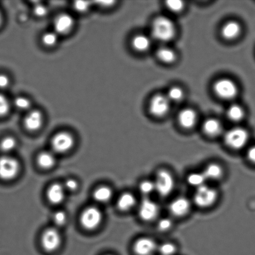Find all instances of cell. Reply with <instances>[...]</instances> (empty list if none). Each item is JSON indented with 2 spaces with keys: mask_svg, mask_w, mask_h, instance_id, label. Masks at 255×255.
I'll return each instance as SVG.
<instances>
[{
  "mask_svg": "<svg viewBox=\"0 0 255 255\" xmlns=\"http://www.w3.org/2000/svg\"><path fill=\"white\" fill-rule=\"evenodd\" d=\"M152 36L161 42L171 41L175 35L174 23L165 16H160L154 20L151 27Z\"/></svg>",
  "mask_w": 255,
  "mask_h": 255,
  "instance_id": "cell-1",
  "label": "cell"
},
{
  "mask_svg": "<svg viewBox=\"0 0 255 255\" xmlns=\"http://www.w3.org/2000/svg\"><path fill=\"white\" fill-rule=\"evenodd\" d=\"M155 192L162 198H166L173 192L175 188L174 178L170 171L167 169H161L157 173L154 180Z\"/></svg>",
  "mask_w": 255,
  "mask_h": 255,
  "instance_id": "cell-2",
  "label": "cell"
},
{
  "mask_svg": "<svg viewBox=\"0 0 255 255\" xmlns=\"http://www.w3.org/2000/svg\"><path fill=\"white\" fill-rule=\"evenodd\" d=\"M249 133L243 128L235 127L227 131L224 141L227 147L234 150L245 148L249 141Z\"/></svg>",
  "mask_w": 255,
  "mask_h": 255,
  "instance_id": "cell-3",
  "label": "cell"
},
{
  "mask_svg": "<svg viewBox=\"0 0 255 255\" xmlns=\"http://www.w3.org/2000/svg\"><path fill=\"white\" fill-rule=\"evenodd\" d=\"M219 194L216 189L207 184L196 189L194 195V202L197 207L207 208L216 203Z\"/></svg>",
  "mask_w": 255,
  "mask_h": 255,
  "instance_id": "cell-4",
  "label": "cell"
},
{
  "mask_svg": "<svg viewBox=\"0 0 255 255\" xmlns=\"http://www.w3.org/2000/svg\"><path fill=\"white\" fill-rule=\"evenodd\" d=\"M20 171L19 161L15 157L4 154L0 157V179L10 181L17 177Z\"/></svg>",
  "mask_w": 255,
  "mask_h": 255,
  "instance_id": "cell-5",
  "label": "cell"
},
{
  "mask_svg": "<svg viewBox=\"0 0 255 255\" xmlns=\"http://www.w3.org/2000/svg\"><path fill=\"white\" fill-rule=\"evenodd\" d=\"M213 90L217 96L224 100H231L237 96L238 89L233 80L229 78H220L215 82Z\"/></svg>",
  "mask_w": 255,
  "mask_h": 255,
  "instance_id": "cell-6",
  "label": "cell"
},
{
  "mask_svg": "<svg viewBox=\"0 0 255 255\" xmlns=\"http://www.w3.org/2000/svg\"><path fill=\"white\" fill-rule=\"evenodd\" d=\"M103 214L98 208L89 207L85 208L81 215L80 221L82 226L87 230H94L101 224Z\"/></svg>",
  "mask_w": 255,
  "mask_h": 255,
  "instance_id": "cell-7",
  "label": "cell"
},
{
  "mask_svg": "<svg viewBox=\"0 0 255 255\" xmlns=\"http://www.w3.org/2000/svg\"><path fill=\"white\" fill-rule=\"evenodd\" d=\"M159 212L158 204L149 198H145L139 204V216L143 221L151 222L157 219Z\"/></svg>",
  "mask_w": 255,
  "mask_h": 255,
  "instance_id": "cell-8",
  "label": "cell"
},
{
  "mask_svg": "<svg viewBox=\"0 0 255 255\" xmlns=\"http://www.w3.org/2000/svg\"><path fill=\"white\" fill-rule=\"evenodd\" d=\"M75 145V139L67 131L59 132L55 134L52 140V146L55 152L64 153L70 150Z\"/></svg>",
  "mask_w": 255,
  "mask_h": 255,
  "instance_id": "cell-9",
  "label": "cell"
},
{
  "mask_svg": "<svg viewBox=\"0 0 255 255\" xmlns=\"http://www.w3.org/2000/svg\"><path fill=\"white\" fill-rule=\"evenodd\" d=\"M170 101L165 95L157 94L152 97L149 104V110L152 115L162 117L169 112Z\"/></svg>",
  "mask_w": 255,
  "mask_h": 255,
  "instance_id": "cell-10",
  "label": "cell"
},
{
  "mask_svg": "<svg viewBox=\"0 0 255 255\" xmlns=\"http://www.w3.org/2000/svg\"><path fill=\"white\" fill-rule=\"evenodd\" d=\"M41 243L46 252L56 251L61 243V236L57 229L50 228L46 230L41 237Z\"/></svg>",
  "mask_w": 255,
  "mask_h": 255,
  "instance_id": "cell-11",
  "label": "cell"
},
{
  "mask_svg": "<svg viewBox=\"0 0 255 255\" xmlns=\"http://www.w3.org/2000/svg\"><path fill=\"white\" fill-rule=\"evenodd\" d=\"M159 246L152 238L141 237L134 242V252L136 255H152L158 250Z\"/></svg>",
  "mask_w": 255,
  "mask_h": 255,
  "instance_id": "cell-12",
  "label": "cell"
},
{
  "mask_svg": "<svg viewBox=\"0 0 255 255\" xmlns=\"http://www.w3.org/2000/svg\"><path fill=\"white\" fill-rule=\"evenodd\" d=\"M75 26V20L68 13H61L56 17L54 21L55 32L57 34L64 35L69 33Z\"/></svg>",
  "mask_w": 255,
  "mask_h": 255,
  "instance_id": "cell-13",
  "label": "cell"
},
{
  "mask_svg": "<svg viewBox=\"0 0 255 255\" xmlns=\"http://www.w3.org/2000/svg\"><path fill=\"white\" fill-rule=\"evenodd\" d=\"M191 208V202L185 197H178L173 199L169 205V211L171 215L182 217L189 214Z\"/></svg>",
  "mask_w": 255,
  "mask_h": 255,
  "instance_id": "cell-14",
  "label": "cell"
},
{
  "mask_svg": "<svg viewBox=\"0 0 255 255\" xmlns=\"http://www.w3.org/2000/svg\"><path fill=\"white\" fill-rule=\"evenodd\" d=\"M43 124V115L38 110H29L25 116L24 126L27 130L36 131L40 129Z\"/></svg>",
  "mask_w": 255,
  "mask_h": 255,
  "instance_id": "cell-15",
  "label": "cell"
},
{
  "mask_svg": "<svg viewBox=\"0 0 255 255\" xmlns=\"http://www.w3.org/2000/svg\"><path fill=\"white\" fill-rule=\"evenodd\" d=\"M178 122L185 129H191L196 124L197 117L196 112L191 108H185L178 114Z\"/></svg>",
  "mask_w": 255,
  "mask_h": 255,
  "instance_id": "cell-16",
  "label": "cell"
},
{
  "mask_svg": "<svg viewBox=\"0 0 255 255\" xmlns=\"http://www.w3.org/2000/svg\"><path fill=\"white\" fill-rule=\"evenodd\" d=\"M66 190L63 185L53 184L48 189L47 197L49 201L54 204H59L64 201L66 196Z\"/></svg>",
  "mask_w": 255,
  "mask_h": 255,
  "instance_id": "cell-17",
  "label": "cell"
},
{
  "mask_svg": "<svg viewBox=\"0 0 255 255\" xmlns=\"http://www.w3.org/2000/svg\"><path fill=\"white\" fill-rule=\"evenodd\" d=\"M203 130L204 133L210 137H216L222 133L223 126L219 120L215 118H209L204 122Z\"/></svg>",
  "mask_w": 255,
  "mask_h": 255,
  "instance_id": "cell-18",
  "label": "cell"
},
{
  "mask_svg": "<svg viewBox=\"0 0 255 255\" xmlns=\"http://www.w3.org/2000/svg\"><path fill=\"white\" fill-rule=\"evenodd\" d=\"M242 28L239 23L231 21L224 25L222 29V35L227 40H233L240 36Z\"/></svg>",
  "mask_w": 255,
  "mask_h": 255,
  "instance_id": "cell-19",
  "label": "cell"
},
{
  "mask_svg": "<svg viewBox=\"0 0 255 255\" xmlns=\"http://www.w3.org/2000/svg\"><path fill=\"white\" fill-rule=\"evenodd\" d=\"M207 180H217L224 176L223 168L217 163H210L202 171Z\"/></svg>",
  "mask_w": 255,
  "mask_h": 255,
  "instance_id": "cell-20",
  "label": "cell"
},
{
  "mask_svg": "<svg viewBox=\"0 0 255 255\" xmlns=\"http://www.w3.org/2000/svg\"><path fill=\"white\" fill-rule=\"evenodd\" d=\"M132 46L138 52H145L151 46V40L145 34H138L132 40Z\"/></svg>",
  "mask_w": 255,
  "mask_h": 255,
  "instance_id": "cell-21",
  "label": "cell"
},
{
  "mask_svg": "<svg viewBox=\"0 0 255 255\" xmlns=\"http://www.w3.org/2000/svg\"><path fill=\"white\" fill-rule=\"evenodd\" d=\"M136 204V199L133 194L126 192L121 195L117 200V207L122 211H128Z\"/></svg>",
  "mask_w": 255,
  "mask_h": 255,
  "instance_id": "cell-22",
  "label": "cell"
},
{
  "mask_svg": "<svg viewBox=\"0 0 255 255\" xmlns=\"http://www.w3.org/2000/svg\"><path fill=\"white\" fill-rule=\"evenodd\" d=\"M38 164L41 168L48 169L55 165L56 157L53 153L45 152L40 153L37 159Z\"/></svg>",
  "mask_w": 255,
  "mask_h": 255,
  "instance_id": "cell-23",
  "label": "cell"
},
{
  "mask_svg": "<svg viewBox=\"0 0 255 255\" xmlns=\"http://www.w3.org/2000/svg\"><path fill=\"white\" fill-rule=\"evenodd\" d=\"M227 115L231 121L238 122L242 121L244 118L245 112L242 106L237 104H233L227 110Z\"/></svg>",
  "mask_w": 255,
  "mask_h": 255,
  "instance_id": "cell-24",
  "label": "cell"
},
{
  "mask_svg": "<svg viewBox=\"0 0 255 255\" xmlns=\"http://www.w3.org/2000/svg\"><path fill=\"white\" fill-rule=\"evenodd\" d=\"M93 196L95 200L98 203H106L112 198L113 191L109 187L101 186L94 191Z\"/></svg>",
  "mask_w": 255,
  "mask_h": 255,
  "instance_id": "cell-25",
  "label": "cell"
},
{
  "mask_svg": "<svg viewBox=\"0 0 255 255\" xmlns=\"http://www.w3.org/2000/svg\"><path fill=\"white\" fill-rule=\"evenodd\" d=\"M157 55L159 60L165 63L170 64L175 61L176 54L171 49L162 47L157 50Z\"/></svg>",
  "mask_w": 255,
  "mask_h": 255,
  "instance_id": "cell-26",
  "label": "cell"
},
{
  "mask_svg": "<svg viewBox=\"0 0 255 255\" xmlns=\"http://www.w3.org/2000/svg\"><path fill=\"white\" fill-rule=\"evenodd\" d=\"M187 180L188 184L191 186L196 187V189L203 186L206 184L207 178L204 176L203 173H192L187 176Z\"/></svg>",
  "mask_w": 255,
  "mask_h": 255,
  "instance_id": "cell-27",
  "label": "cell"
},
{
  "mask_svg": "<svg viewBox=\"0 0 255 255\" xmlns=\"http://www.w3.org/2000/svg\"><path fill=\"white\" fill-rule=\"evenodd\" d=\"M17 145L16 140L12 136H6L0 141V150L8 155V153L13 152Z\"/></svg>",
  "mask_w": 255,
  "mask_h": 255,
  "instance_id": "cell-28",
  "label": "cell"
},
{
  "mask_svg": "<svg viewBox=\"0 0 255 255\" xmlns=\"http://www.w3.org/2000/svg\"><path fill=\"white\" fill-rule=\"evenodd\" d=\"M41 41L46 47H53L58 41V34L55 31L46 32L42 36Z\"/></svg>",
  "mask_w": 255,
  "mask_h": 255,
  "instance_id": "cell-29",
  "label": "cell"
},
{
  "mask_svg": "<svg viewBox=\"0 0 255 255\" xmlns=\"http://www.w3.org/2000/svg\"><path fill=\"white\" fill-rule=\"evenodd\" d=\"M139 191L145 198H148L147 196L155 192V185L154 181L150 180H144L139 184Z\"/></svg>",
  "mask_w": 255,
  "mask_h": 255,
  "instance_id": "cell-30",
  "label": "cell"
},
{
  "mask_svg": "<svg viewBox=\"0 0 255 255\" xmlns=\"http://www.w3.org/2000/svg\"><path fill=\"white\" fill-rule=\"evenodd\" d=\"M177 247L174 243L171 242H164L160 245L158 250L161 255H174L177 252Z\"/></svg>",
  "mask_w": 255,
  "mask_h": 255,
  "instance_id": "cell-31",
  "label": "cell"
},
{
  "mask_svg": "<svg viewBox=\"0 0 255 255\" xmlns=\"http://www.w3.org/2000/svg\"><path fill=\"white\" fill-rule=\"evenodd\" d=\"M31 102L27 97H18L14 100V105L18 110H28L31 107Z\"/></svg>",
  "mask_w": 255,
  "mask_h": 255,
  "instance_id": "cell-32",
  "label": "cell"
},
{
  "mask_svg": "<svg viewBox=\"0 0 255 255\" xmlns=\"http://www.w3.org/2000/svg\"><path fill=\"white\" fill-rule=\"evenodd\" d=\"M166 96H168L170 102H178L183 99L184 95V92L180 87H173L169 89Z\"/></svg>",
  "mask_w": 255,
  "mask_h": 255,
  "instance_id": "cell-33",
  "label": "cell"
},
{
  "mask_svg": "<svg viewBox=\"0 0 255 255\" xmlns=\"http://www.w3.org/2000/svg\"><path fill=\"white\" fill-rule=\"evenodd\" d=\"M10 108V104L8 99L3 94H0V117L8 114Z\"/></svg>",
  "mask_w": 255,
  "mask_h": 255,
  "instance_id": "cell-34",
  "label": "cell"
},
{
  "mask_svg": "<svg viewBox=\"0 0 255 255\" xmlns=\"http://www.w3.org/2000/svg\"><path fill=\"white\" fill-rule=\"evenodd\" d=\"M173 226V222L170 218H162L159 220L157 224V228L161 231H167L171 229Z\"/></svg>",
  "mask_w": 255,
  "mask_h": 255,
  "instance_id": "cell-35",
  "label": "cell"
},
{
  "mask_svg": "<svg viewBox=\"0 0 255 255\" xmlns=\"http://www.w3.org/2000/svg\"><path fill=\"white\" fill-rule=\"evenodd\" d=\"M166 6L169 10L177 13L182 10L184 4L182 1H178V0H171V1L166 2Z\"/></svg>",
  "mask_w": 255,
  "mask_h": 255,
  "instance_id": "cell-36",
  "label": "cell"
},
{
  "mask_svg": "<svg viewBox=\"0 0 255 255\" xmlns=\"http://www.w3.org/2000/svg\"><path fill=\"white\" fill-rule=\"evenodd\" d=\"M53 220L57 226L59 227L64 226L67 220L66 213L61 210L57 211L53 214Z\"/></svg>",
  "mask_w": 255,
  "mask_h": 255,
  "instance_id": "cell-37",
  "label": "cell"
},
{
  "mask_svg": "<svg viewBox=\"0 0 255 255\" xmlns=\"http://www.w3.org/2000/svg\"><path fill=\"white\" fill-rule=\"evenodd\" d=\"M90 3L89 1H77L74 2L73 8L79 13H85L89 10Z\"/></svg>",
  "mask_w": 255,
  "mask_h": 255,
  "instance_id": "cell-38",
  "label": "cell"
},
{
  "mask_svg": "<svg viewBox=\"0 0 255 255\" xmlns=\"http://www.w3.org/2000/svg\"><path fill=\"white\" fill-rule=\"evenodd\" d=\"M34 15L38 17H43L46 15L48 13V8L45 5L42 4H34L33 9Z\"/></svg>",
  "mask_w": 255,
  "mask_h": 255,
  "instance_id": "cell-39",
  "label": "cell"
},
{
  "mask_svg": "<svg viewBox=\"0 0 255 255\" xmlns=\"http://www.w3.org/2000/svg\"><path fill=\"white\" fill-rule=\"evenodd\" d=\"M63 186L66 191L73 192L78 189V183L73 178H69L65 181Z\"/></svg>",
  "mask_w": 255,
  "mask_h": 255,
  "instance_id": "cell-40",
  "label": "cell"
},
{
  "mask_svg": "<svg viewBox=\"0 0 255 255\" xmlns=\"http://www.w3.org/2000/svg\"><path fill=\"white\" fill-rule=\"evenodd\" d=\"M10 84V78L4 74H0V89H5Z\"/></svg>",
  "mask_w": 255,
  "mask_h": 255,
  "instance_id": "cell-41",
  "label": "cell"
},
{
  "mask_svg": "<svg viewBox=\"0 0 255 255\" xmlns=\"http://www.w3.org/2000/svg\"><path fill=\"white\" fill-rule=\"evenodd\" d=\"M247 157L250 163L255 165V145L248 150Z\"/></svg>",
  "mask_w": 255,
  "mask_h": 255,
  "instance_id": "cell-42",
  "label": "cell"
},
{
  "mask_svg": "<svg viewBox=\"0 0 255 255\" xmlns=\"http://www.w3.org/2000/svg\"><path fill=\"white\" fill-rule=\"evenodd\" d=\"M114 3L113 1H100L99 2V4L101 6L103 7H110L113 5V4Z\"/></svg>",
  "mask_w": 255,
  "mask_h": 255,
  "instance_id": "cell-43",
  "label": "cell"
},
{
  "mask_svg": "<svg viewBox=\"0 0 255 255\" xmlns=\"http://www.w3.org/2000/svg\"><path fill=\"white\" fill-rule=\"evenodd\" d=\"M2 22V16L1 13H0V25H1Z\"/></svg>",
  "mask_w": 255,
  "mask_h": 255,
  "instance_id": "cell-44",
  "label": "cell"
},
{
  "mask_svg": "<svg viewBox=\"0 0 255 255\" xmlns=\"http://www.w3.org/2000/svg\"></svg>",
  "mask_w": 255,
  "mask_h": 255,
  "instance_id": "cell-45",
  "label": "cell"
}]
</instances>
